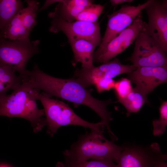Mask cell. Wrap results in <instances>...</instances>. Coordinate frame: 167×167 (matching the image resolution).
Here are the masks:
<instances>
[{
    "mask_svg": "<svg viewBox=\"0 0 167 167\" xmlns=\"http://www.w3.org/2000/svg\"><path fill=\"white\" fill-rule=\"evenodd\" d=\"M25 77L33 86L50 97L55 96L72 103L76 108L80 105L87 106L100 117L108 132L111 131L109 123L113 119L111 113L107 107L113 102L110 99L101 101L94 98L91 94V89L88 90L74 78L62 79L49 75L41 71L35 64L33 69L28 70Z\"/></svg>",
    "mask_w": 167,
    "mask_h": 167,
    "instance_id": "obj_1",
    "label": "cell"
},
{
    "mask_svg": "<svg viewBox=\"0 0 167 167\" xmlns=\"http://www.w3.org/2000/svg\"><path fill=\"white\" fill-rule=\"evenodd\" d=\"M21 84L12 93L0 99V116L18 117L30 122L37 133L46 125L44 109H39L36 101L40 91L27 78L22 77Z\"/></svg>",
    "mask_w": 167,
    "mask_h": 167,
    "instance_id": "obj_2",
    "label": "cell"
},
{
    "mask_svg": "<svg viewBox=\"0 0 167 167\" xmlns=\"http://www.w3.org/2000/svg\"><path fill=\"white\" fill-rule=\"evenodd\" d=\"M122 149V146L106 139L103 133L91 130L90 132L80 136L63 154L66 161H69L110 159L116 162Z\"/></svg>",
    "mask_w": 167,
    "mask_h": 167,
    "instance_id": "obj_3",
    "label": "cell"
},
{
    "mask_svg": "<svg viewBox=\"0 0 167 167\" xmlns=\"http://www.w3.org/2000/svg\"><path fill=\"white\" fill-rule=\"evenodd\" d=\"M51 97L44 92L39 93L37 96L44 107L47 132L50 137L54 136L60 127L68 125L81 126L103 134L105 126L102 122L93 123L85 121L77 115L68 104Z\"/></svg>",
    "mask_w": 167,
    "mask_h": 167,
    "instance_id": "obj_4",
    "label": "cell"
},
{
    "mask_svg": "<svg viewBox=\"0 0 167 167\" xmlns=\"http://www.w3.org/2000/svg\"><path fill=\"white\" fill-rule=\"evenodd\" d=\"M40 41H30L29 38L16 40L0 39V62L9 65L19 75L26 74L29 60L39 52Z\"/></svg>",
    "mask_w": 167,
    "mask_h": 167,
    "instance_id": "obj_5",
    "label": "cell"
},
{
    "mask_svg": "<svg viewBox=\"0 0 167 167\" xmlns=\"http://www.w3.org/2000/svg\"><path fill=\"white\" fill-rule=\"evenodd\" d=\"M134 50L128 58L137 68L144 66L167 67L166 52L159 43L144 31L135 40Z\"/></svg>",
    "mask_w": 167,
    "mask_h": 167,
    "instance_id": "obj_6",
    "label": "cell"
},
{
    "mask_svg": "<svg viewBox=\"0 0 167 167\" xmlns=\"http://www.w3.org/2000/svg\"><path fill=\"white\" fill-rule=\"evenodd\" d=\"M122 147L116 167H156L167 159V155L162 152L157 143L144 146L126 144Z\"/></svg>",
    "mask_w": 167,
    "mask_h": 167,
    "instance_id": "obj_7",
    "label": "cell"
},
{
    "mask_svg": "<svg viewBox=\"0 0 167 167\" xmlns=\"http://www.w3.org/2000/svg\"><path fill=\"white\" fill-rule=\"evenodd\" d=\"M147 24L143 19L142 13H140L131 24L110 41L100 52L93 54V61L105 63L123 52L140 32L145 31Z\"/></svg>",
    "mask_w": 167,
    "mask_h": 167,
    "instance_id": "obj_8",
    "label": "cell"
},
{
    "mask_svg": "<svg viewBox=\"0 0 167 167\" xmlns=\"http://www.w3.org/2000/svg\"><path fill=\"white\" fill-rule=\"evenodd\" d=\"M152 0H148L137 6L123 5L118 11L108 15L106 29L101 42L93 54L100 52L107 44L130 25Z\"/></svg>",
    "mask_w": 167,
    "mask_h": 167,
    "instance_id": "obj_9",
    "label": "cell"
},
{
    "mask_svg": "<svg viewBox=\"0 0 167 167\" xmlns=\"http://www.w3.org/2000/svg\"><path fill=\"white\" fill-rule=\"evenodd\" d=\"M49 16L53 18L49 29L50 32L56 33L61 31L66 35L68 39H84L90 41L96 46L100 45L102 38L98 22L79 20L70 22L50 14Z\"/></svg>",
    "mask_w": 167,
    "mask_h": 167,
    "instance_id": "obj_10",
    "label": "cell"
},
{
    "mask_svg": "<svg viewBox=\"0 0 167 167\" xmlns=\"http://www.w3.org/2000/svg\"><path fill=\"white\" fill-rule=\"evenodd\" d=\"M144 10L148 21L144 31L167 52V1L152 0Z\"/></svg>",
    "mask_w": 167,
    "mask_h": 167,
    "instance_id": "obj_11",
    "label": "cell"
},
{
    "mask_svg": "<svg viewBox=\"0 0 167 167\" xmlns=\"http://www.w3.org/2000/svg\"><path fill=\"white\" fill-rule=\"evenodd\" d=\"M133 65L122 64L118 58L103 63L97 67L77 69L74 78L85 88L92 85V82L100 78L113 79L122 74L129 73L137 69Z\"/></svg>",
    "mask_w": 167,
    "mask_h": 167,
    "instance_id": "obj_12",
    "label": "cell"
},
{
    "mask_svg": "<svg viewBox=\"0 0 167 167\" xmlns=\"http://www.w3.org/2000/svg\"><path fill=\"white\" fill-rule=\"evenodd\" d=\"M128 74L129 79L135 84V88L146 95L167 81L166 67H141Z\"/></svg>",
    "mask_w": 167,
    "mask_h": 167,
    "instance_id": "obj_13",
    "label": "cell"
},
{
    "mask_svg": "<svg viewBox=\"0 0 167 167\" xmlns=\"http://www.w3.org/2000/svg\"><path fill=\"white\" fill-rule=\"evenodd\" d=\"M69 40L74 54L73 65L80 62L82 68L88 69L93 67V55L96 46L84 39H72Z\"/></svg>",
    "mask_w": 167,
    "mask_h": 167,
    "instance_id": "obj_14",
    "label": "cell"
},
{
    "mask_svg": "<svg viewBox=\"0 0 167 167\" xmlns=\"http://www.w3.org/2000/svg\"><path fill=\"white\" fill-rule=\"evenodd\" d=\"M24 8L19 0H0V33L1 39L13 19Z\"/></svg>",
    "mask_w": 167,
    "mask_h": 167,
    "instance_id": "obj_15",
    "label": "cell"
},
{
    "mask_svg": "<svg viewBox=\"0 0 167 167\" xmlns=\"http://www.w3.org/2000/svg\"><path fill=\"white\" fill-rule=\"evenodd\" d=\"M15 70L9 65L0 62V99L10 90H15L21 84L22 76H17Z\"/></svg>",
    "mask_w": 167,
    "mask_h": 167,
    "instance_id": "obj_16",
    "label": "cell"
},
{
    "mask_svg": "<svg viewBox=\"0 0 167 167\" xmlns=\"http://www.w3.org/2000/svg\"><path fill=\"white\" fill-rule=\"evenodd\" d=\"M121 104L127 110L126 115L129 116L132 113L139 111L143 105L148 102L147 95L133 88L127 96L117 102Z\"/></svg>",
    "mask_w": 167,
    "mask_h": 167,
    "instance_id": "obj_17",
    "label": "cell"
},
{
    "mask_svg": "<svg viewBox=\"0 0 167 167\" xmlns=\"http://www.w3.org/2000/svg\"><path fill=\"white\" fill-rule=\"evenodd\" d=\"M30 32L23 25L19 14L10 22L3 34L2 39L13 41L28 38Z\"/></svg>",
    "mask_w": 167,
    "mask_h": 167,
    "instance_id": "obj_18",
    "label": "cell"
},
{
    "mask_svg": "<svg viewBox=\"0 0 167 167\" xmlns=\"http://www.w3.org/2000/svg\"><path fill=\"white\" fill-rule=\"evenodd\" d=\"M25 1L27 3V6L20 12V16L24 26L31 31L36 24V18L39 3L34 0Z\"/></svg>",
    "mask_w": 167,
    "mask_h": 167,
    "instance_id": "obj_19",
    "label": "cell"
},
{
    "mask_svg": "<svg viewBox=\"0 0 167 167\" xmlns=\"http://www.w3.org/2000/svg\"><path fill=\"white\" fill-rule=\"evenodd\" d=\"M104 8V6L100 4H92L84 9L75 19L91 23L97 22Z\"/></svg>",
    "mask_w": 167,
    "mask_h": 167,
    "instance_id": "obj_20",
    "label": "cell"
},
{
    "mask_svg": "<svg viewBox=\"0 0 167 167\" xmlns=\"http://www.w3.org/2000/svg\"><path fill=\"white\" fill-rule=\"evenodd\" d=\"M114 162L110 159H92L80 162L66 161L62 165L63 167H116Z\"/></svg>",
    "mask_w": 167,
    "mask_h": 167,
    "instance_id": "obj_21",
    "label": "cell"
},
{
    "mask_svg": "<svg viewBox=\"0 0 167 167\" xmlns=\"http://www.w3.org/2000/svg\"><path fill=\"white\" fill-rule=\"evenodd\" d=\"M159 118L154 119L152 122L153 133L155 136L161 135L166 131L167 126V101L162 103L159 108Z\"/></svg>",
    "mask_w": 167,
    "mask_h": 167,
    "instance_id": "obj_22",
    "label": "cell"
},
{
    "mask_svg": "<svg viewBox=\"0 0 167 167\" xmlns=\"http://www.w3.org/2000/svg\"><path fill=\"white\" fill-rule=\"evenodd\" d=\"M113 88L118 100L126 97L133 89L131 81L126 78H122L115 81Z\"/></svg>",
    "mask_w": 167,
    "mask_h": 167,
    "instance_id": "obj_23",
    "label": "cell"
},
{
    "mask_svg": "<svg viewBox=\"0 0 167 167\" xmlns=\"http://www.w3.org/2000/svg\"><path fill=\"white\" fill-rule=\"evenodd\" d=\"M115 83V81L113 79L100 78L95 80L92 85H94L98 92L100 93L113 88Z\"/></svg>",
    "mask_w": 167,
    "mask_h": 167,
    "instance_id": "obj_24",
    "label": "cell"
},
{
    "mask_svg": "<svg viewBox=\"0 0 167 167\" xmlns=\"http://www.w3.org/2000/svg\"><path fill=\"white\" fill-rule=\"evenodd\" d=\"M61 2L68 5L85 8L88 7L92 4L91 1L88 0H62Z\"/></svg>",
    "mask_w": 167,
    "mask_h": 167,
    "instance_id": "obj_25",
    "label": "cell"
},
{
    "mask_svg": "<svg viewBox=\"0 0 167 167\" xmlns=\"http://www.w3.org/2000/svg\"><path fill=\"white\" fill-rule=\"evenodd\" d=\"M133 0H110L109 2L111 4L114 6H116L118 5L124 3L128 2L131 3L133 2Z\"/></svg>",
    "mask_w": 167,
    "mask_h": 167,
    "instance_id": "obj_26",
    "label": "cell"
},
{
    "mask_svg": "<svg viewBox=\"0 0 167 167\" xmlns=\"http://www.w3.org/2000/svg\"><path fill=\"white\" fill-rule=\"evenodd\" d=\"M156 167H167V163L165 161H163L159 162Z\"/></svg>",
    "mask_w": 167,
    "mask_h": 167,
    "instance_id": "obj_27",
    "label": "cell"
},
{
    "mask_svg": "<svg viewBox=\"0 0 167 167\" xmlns=\"http://www.w3.org/2000/svg\"><path fill=\"white\" fill-rule=\"evenodd\" d=\"M0 167H8L7 166H5V165H0Z\"/></svg>",
    "mask_w": 167,
    "mask_h": 167,
    "instance_id": "obj_28",
    "label": "cell"
},
{
    "mask_svg": "<svg viewBox=\"0 0 167 167\" xmlns=\"http://www.w3.org/2000/svg\"><path fill=\"white\" fill-rule=\"evenodd\" d=\"M0 39H1V36L0 33Z\"/></svg>",
    "mask_w": 167,
    "mask_h": 167,
    "instance_id": "obj_29",
    "label": "cell"
}]
</instances>
